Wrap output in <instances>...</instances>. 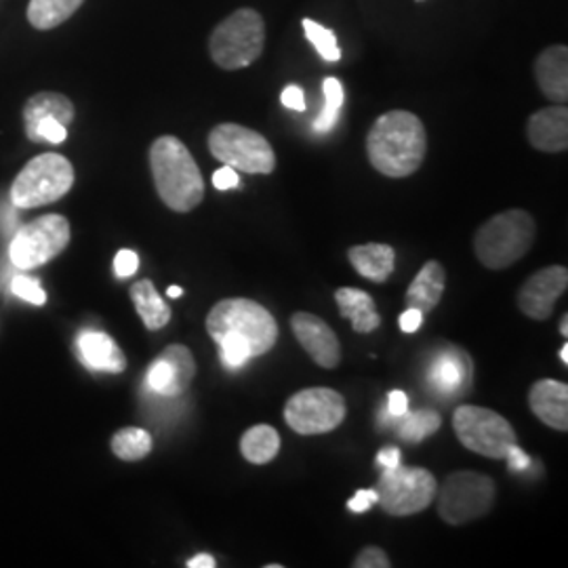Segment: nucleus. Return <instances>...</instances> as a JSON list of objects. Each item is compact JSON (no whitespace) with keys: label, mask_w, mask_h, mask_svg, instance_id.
I'll return each mask as SVG.
<instances>
[{"label":"nucleus","mask_w":568,"mask_h":568,"mask_svg":"<svg viewBox=\"0 0 568 568\" xmlns=\"http://www.w3.org/2000/svg\"><path fill=\"white\" fill-rule=\"evenodd\" d=\"M206 331L217 344L224 337L243 342L253 358L267 354L278 342V325L264 305L243 297L222 300L206 316Z\"/></svg>","instance_id":"7ed1b4c3"},{"label":"nucleus","mask_w":568,"mask_h":568,"mask_svg":"<svg viewBox=\"0 0 568 568\" xmlns=\"http://www.w3.org/2000/svg\"><path fill=\"white\" fill-rule=\"evenodd\" d=\"M375 490L382 509L403 518L424 511L436 499L438 483L424 467L396 466L384 469Z\"/></svg>","instance_id":"9d476101"},{"label":"nucleus","mask_w":568,"mask_h":568,"mask_svg":"<svg viewBox=\"0 0 568 568\" xmlns=\"http://www.w3.org/2000/svg\"><path fill=\"white\" fill-rule=\"evenodd\" d=\"M213 185L217 190H232V187H239L241 185V178H239V171L224 164L222 169H217L213 173Z\"/></svg>","instance_id":"4c0bfd02"},{"label":"nucleus","mask_w":568,"mask_h":568,"mask_svg":"<svg viewBox=\"0 0 568 568\" xmlns=\"http://www.w3.org/2000/svg\"><path fill=\"white\" fill-rule=\"evenodd\" d=\"M112 453L122 462H140L152 453V436L142 427H122L112 436Z\"/></svg>","instance_id":"cd10ccee"},{"label":"nucleus","mask_w":568,"mask_h":568,"mask_svg":"<svg viewBox=\"0 0 568 568\" xmlns=\"http://www.w3.org/2000/svg\"><path fill=\"white\" fill-rule=\"evenodd\" d=\"M568 288V270L565 265H549L535 272L518 291V307L532 321H548L556 302Z\"/></svg>","instance_id":"ddd939ff"},{"label":"nucleus","mask_w":568,"mask_h":568,"mask_svg":"<svg viewBox=\"0 0 568 568\" xmlns=\"http://www.w3.org/2000/svg\"><path fill=\"white\" fill-rule=\"evenodd\" d=\"M426 126L406 110H392L379 116L366 135L368 163L392 180L417 173L426 161Z\"/></svg>","instance_id":"f257e3e1"},{"label":"nucleus","mask_w":568,"mask_h":568,"mask_svg":"<svg viewBox=\"0 0 568 568\" xmlns=\"http://www.w3.org/2000/svg\"><path fill=\"white\" fill-rule=\"evenodd\" d=\"M453 429L459 443L488 459H506L518 436L506 417L485 406L464 405L453 413Z\"/></svg>","instance_id":"1a4fd4ad"},{"label":"nucleus","mask_w":568,"mask_h":568,"mask_svg":"<svg viewBox=\"0 0 568 568\" xmlns=\"http://www.w3.org/2000/svg\"><path fill=\"white\" fill-rule=\"evenodd\" d=\"M506 459H508V469L511 471H525L530 467V457L520 448V445L509 448Z\"/></svg>","instance_id":"a19ab883"},{"label":"nucleus","mask_w":568,"mask_h":568,"mask_svg":"<svg viewBox=\"0 0 568 568\" xmlns=\"http://www.w3.org/2000/svg\"><path fill=\"white\" fill-rule=\"evenodd\" d=\"M560 361H562V365H568V344L562 345V349H560Z\"/></svg>","instance_id":"de8ad7c7"},{"label":"nucleus","mask_w":568,"mask_h":568,"mask_svg":"<svg viewBox=\"0 0 568 568\" xmlns=\"http://www.w3.org/2000/svg\"><path fill=\"white\" fill-rule=\"evenodd\" d=\"M471 379V361L464 349L448 347L443 352L429 368H427V384L438 394H464L462 389Z\"/></svg>","instance_id":"f3484780"},{"label":"nucleus","mask_w":568,"mask_h":568,"mask_svg":"<svg viewBox=\"0 0 568 568\" xmlns=\"http://www.w3.org/2000/svg\"><path fill=\"white\" fill-rule=\"evenodd\" d=\"M150 169L156 192L171 211L190 213L203 203V173L182 140L163 135L152 143Z\"/></svg>","instance_id":"f03ea898"},{"label":"nucleus","mask_w":568,"mask_h":568,"mask_svg":"<svg viewBox=\"0 0 568 568\" xmlns=\"http://www.w3.org/2000/svg\"><path fill=\"white\" fill-rule=\"evenodd\" d=\"M278 450H281V436L267 424L248 427L241 438V453L253 466L270 464L272 459H276Z\"/></svg>","instance_id":"393cba45"},{"label":"nucleus","mask_w":568,"mask_h":568,"mask_svg":"<svg viewBox=\"0 0 568 568\" xmlns=\"http://www.w3.org/2000/svg\"><path fill=\"white\" fill-rule=\"evenodd\" d=\"M11 288H13V293L21 297L23 302H28V304L42 305L47 302V293L42 291L41 284L37 283V281H32V278H26V276H18L13 284H11Z\"/></svg>","instance_id":"2f4dec72"},{"label":"nucleus","mask_w":568,"mask_h":568,"mask_svg":"<svg viewBox=\"0 0 568 568\" xmlns=\"http://www.w3.org/2000/svg\"><path fill=\"white\" fill-rule=\"evenodd\" d=\"M305 39L314 44L318 55L328 63H337L342 60V49L337 44V37L331 28L321 26L318 21L304 20Z\"/></svg>","instance_id":"7c9ffc66"},{"label":"nucleus","mask_w":568,"mask_h":568,"mask_svg":"<svg viewBox=\"0 0 568 568\" xmlns=\"http://www.w3.org/2000/svg\"><path fill=\"white\" fill-rule=\"evenodd\" d=\"M537 224L523 209H509L487 220L474 234V253L488 270H506L520 262L535 243Z\"/></svg>","instance_id":"20e7f679"},{"label":"nucleus","mask_w":568,"mask_h":568,"mask_svg":"<svg viewBox=\"0 0 568 568\" xmlns=\"http://www.w3.org/2000/svg\"><path fill=\"white\" fill-rule=\"evenodd\" d=\"M560 335H562V337H568V316H567V314H565V316H562V321H560Z\"/></svg>","instance_id":"49530a36"},{"label":"nucleus","mask_w":568,"mask_h":568,"mask_svg":"<svg viewBox=\"0 0 568 568\" xmlns=\"http://www.w3.org/2000/svg\"><path fill=\"white\" fill-rule=\"evenodd\" d=\"M264 44V18L255 9H239L213 30L209 51L222 70L234 72L260 60Z\"/></svg>","instance_id":"39448f33"},{"label":"nucleus","mask_w":568,"mask_h":568,"mask_svg":"<svg viewBox=\"0 0 568 568\" xmlns=\"http://www.w3.org/2000/svg\"><path fill=\"white\" fill-rule=\"evenodd\" d=\"M74 103L70 102L65 95L55 93V91H42L32 95L26 105H23V124H26V135L30 142H37V126L44 119H55L61 124H70L74 121Z\"/></svg>","instance_id":"aec40b11"},{"label":"nucleus","mask_w":568,"mask_h":568,"mask_svg":"<svg viewBox=\"0 0 568 568\" xmlns=\"http://www.w3.org/2000/svg\"><path fill=\"white\" fill-rule=\"evenodd\" d=\"M217 567V562H215V558L213 556H209V554H199V556H194L192 560H187V568H215Z\"/></svg>","instance_id":"c03bdc74"},{"label":"nucleus","mask_w":568,"mask_h":568,"mask_svg":"<svg viewBox=\"0 0 568 568\" xmlns=\"http://www.w3.org/2000/svg\"><path fill=\"white\" fill-rule=\"evenodd\" d=\"M74 185V166L61 154H41L18 173L11 185V203L34 209L63 199Z\"/></svg>","instance_id":"423d86ee"},{"label":"nucleus","mask_w":568,"mask_h":568,"mask_svg":"<svg viewBox=\"0 0 568 568\" xmlns=\"http://www.w3.org/2000/svg\"><path fill=\"white\" fill-rule=\"evenodd\" d=\"M129 295H131V302L135 305L148 331H161L163 326L169 325L171 307L164 304L163 297L159 295L152 281L143 278L140 283L133 284Z\"/></svg>","instance_id":"b1692460"},{"label":"nucleus","mask_w":568,"mask_h":568,"mask_svg":"<svg viewBox=\"0 0 568 568\" xmlns=\"http://www.w3.org/2000/svg\"><path fill=\"white\" fill-rule=\"evenodd\" d=\"M345 398L331 387H307L293 394L284 405V422L302 436L328 434L344 424Z\"/></svg>","instance_id":"9b49d317"},{"label":"nucleus","mask_w":568,"mask_h":568,"mask_svg":"<svg viewBox=\"0 0 568 568\" xmlns=\"http://www.w3.org/2000/svg\"><path fill=\"white\" fill-rule=\"evenodd\" d=\"M140 267V257L138 253L129 251V248H122L116 253V260H114V270H116V276L121 278H129L131 274H135Z\"/></svg>","instance_id":"c9c22d12"},{"label":"nucleus","mask_w":568,"mask_h":568,"mask_svg":"<svg viewBox=\"0 0 568 568\" xmlns=\"http://www.w3.org/2000/svg\"><path fill=\"white\" fill-rule=\"evenodd\" d=\"M352 267L371 283H386L396 267V251L389 244H356L347 251Z\"/></svg>","instance_id":"412c9836"},{"label":"nucleus","mask_w":568,"mask_h":568,"mask_svg":"<svg viewBox=\"0 0 568 568\" xmlns=\"http://www.w3.org/2000/svg\"><path fill=\"white\" fill-rule=\"evenodd\" d=\"M406 410H408V398H406L405 392H400V389L389 392V396H387V415L389 417H400V415H405Z\"/></svg>","instance_id":"ea45409f"},{"label":"nucleus","mask_w":568,"mask_h":568,"mask_svg":"<svg viewBox=\"0 0 568 568\" xmlns=\"http://www.w3.org/2000/svg\"><path fill=\"white\" fill-rule=\"evenodd\" d=\"M291 328L297 337L300 345L307 352V356L323 368H335L342 363V345L335 335V331L326 325L323 318L297 312L291 318Z\"/></svg>","instance_id":"4468645a"},{"label":"nucleus","mask_w":568,"mask_h":568,"mask_svg":"<svg viewBox=\"0 0 568 568\" xmlns=\"http://www.w3.org/2000/svg\"><path fill=\"white\" fill-rule=\"evenodd\" d=\"M377 464L384 467V469L400 466V450H398L396 447H389L384 448V450H379V455H377Z\"/></svg>","instance_id":"37998d69"},{"label":"nucleus","mask_w":568,"mask_h":568,"mask_svg":"<svg viewBox=\"0 0 568 568\" xmlns=\"http://www.w3.org/2000/svg\"><path fill=\"white\" fill-rule=\"evenodd\" d=\"M82 363L93 371L122 373L126 368V356L116 342L98 331H87L79 337Z\"/></svg>","instance_id":"4be33fe9"},{"label":"nucleus","mask_w":568,"mask_h":568,"mask_svg":"<svg viewBox=\"0 0 568 568\" xmlns=\"http://www.w3.org/2000/svg\"><path fill=\"white\" fill-rule=\"evenodd\" d=\"M445 286H447V272H445V267H443L440 262L429 260L419 270L415 281L408 284V288H406V307L419 310L426 316L436 305L440 304Z\"/></svg>","instance_id":"6ab92c4d"},{"label":"nucleus","mask_w":568,"mask_h":568,"mask_svg":"<svg viewBox=\"0 0 568 568\" xmlns=\"http://www.w3.org/2000/svg\"><path fill=\"white\" fill-rule=\"evenodd\" d=\"M161 358L166 361V365L171 368V377H173L169 396H182L196 377V363H194L192 352L185 345L173 344L164 347Z\"/></svg>","instance_id":"bb28decb"},{"label":"nucleus","mask_w":568,"mask_h":568,"mask_svg":"<svg viewBox=\"0 0 568 568\" xmlns=\"http://www.w3.org/2000/svg\"><path fill=\"white\" fill-rule=\"evenodd\" d=\"M84 0H30L28 21L37 30H53L70 20Z\"/></svg>","instance_id":"a878e982"},{"label":"nucleus","mask_w":568,"mask_h":568,"mask_svg":"<svg viewBox=\"0 0 568 568\" xmlns=\"http://www.w3.org/2000/svg\"><path fill=\"white\" fill-rule=\"evenodd\" d=\"M396 419H398L396 422L398 436L405 438L408 443H419V440H424L427 436L436 434L440 429V424H443L440 415L436 410H429V408L417 410V413H408L406 410L405 415H400Z\"/></svg>","instance_id":"c85d7f7f"},{"label":"nucleus","mask_w":568,"mask_h":568,"mask_svg":"<svg viewBox=\"0 0 568 568\" xmlns=\"http://www.w3.org/2000/svg\"><path fill=\"white\" fill-rule=\"evenodd\" d=\"M438 516L450 525L462 527L487 516L495 504V483L480 471H453L443 488L436 490Z\"/></svg>","instance_id":"6e6552de"},{"label":"nucleus","mask_w":568,"mask_h":568,"mask_svg":"<svg viewBox=\"0 0 568 568\" xmlns=\"http://www.w3.org/2000/svg\"><path fill=\"white\" fill-rule=\"evenodd\" d=\"M68 138V126L55 119H44L37 126V142L61 143Z\"/></svg>","instance_id":"f704fd0d"},{"label":"nucleus","mask_w":568,"mask_h":568,"mask_svg":"<svg viewBox=\"0 0 568 568\" xmlns=\"http://www.w3.org/2000/svg\"><path fill=\"white\" fill-rule=\"evenodd\" d=\"M281 102L284 108L288 110H295V112H304L305 110V93L302 87L297 84H288L281 95Z\"/></svg>","instance_id":"58836bf2"},{"label":"nucleus","mask_w":568,"mask_h":568,"mask_svg":"<svg viewBox=\"0 0 568 568\" xmlns=\"http://www.w3.org/2000/svg\"><path fill=\"white\" fill-rule=\"evenodd\" d=\"M417 2H422V0H417Z\"/></svg>","instance_id":"09e8293b"},{"label":"nucleus","mask_w":568,"mask_h":568,"mask_svg":"<svg viewBox=\"0 0 568 568\" xmlns=\"http://www.w3.org/2000/svg\"><path fill=\"white\" fill-rule=\"evenodd\" d=\"M182 288L180 286H169V291H166V295L171 297V300H178V297H182Z\"/></svg>","instance_id":"a18cd8bd"},{"label":"nucleus","mask_w":568,"mask_h":568,"mask_svg":"<svg viewBox=\"0 0 568 568\" xmlns=\"http://www.w3.org/2000/svg\"><path fill=\"white\" fill-rule=\"evenodd\" d=\"M171 382H173V377H171V368L166 365V361H163V358L159 356V358H156V363L150 366V371H148V384H150V387H152L156 394L169 396V392H171Z\"/></svg>","instance_id":"473e14b6"},{"label":"nucleus","mask_w":568,"mask_h":568,"mask_svg":"<svg viewBox=\"0 0 568 568\" xmlns=\"http://www.w3.org/2000/svg\"><path fill=\"white\" fill-rule=\"evenodd\" d=\"M211 154L248 175H270L276 169V154L262 133L236 122H222L209 133Z\"/></svg>","instance_id":"0eeeda50"},{"label":"nucleus","mask_w":568,"mask_h":568,"mask_svg":"<svg viewBox=\"0 0 568 568\" xmlns=\"http://www.w3.org/2000/svg\"><path fill=\"white\" fill-rule=\"evenodd\" d=\"M535 79L549 102L567 105L568 49L565 44H554L539 53L535 61Z\"/></svg>","instance_id":"a211bd4d"},{"label":"nucleus","mask_w":568,"mask_h":568,"mask_svg":"<svg viewBox=\"0 0 568 568\" xmlns=\"http://www.w3.org/2000/svg\"><path fill=\"white\" fill-rule=\"evenodd\" d=\"M373 504H377V490L375 488H366V490H358L347 501V509L354 511V514H365L366 509L371 508Z\"/></svg>","instance_id":"e433bc0d"},{"label":"nucleus","mask_w":568,"mask_h":568,"mask_svg":"<svg viewBox=\"0 0 568 568\" xmlns=\"http://www.w3.org/2000/svg\"><path fill=\"white\" fill-rule=\"evenodd\" d=\"M352 567L389 568L392 567V562H389V556H387L384 549L377 548V546H368V548L363 549V551H361V554L354 558Z\"/></svg>","instance_id":"72a5a7b5"},{"label":"nucleus","mask_w":568,"mask_h":568,"mask_svg":"<svg viewBox=\"0 0 568 568\" xmlns=\"http://www.w3.org/2000/svg\"><path fill=\"white\" fill-rule=\"evenodd\" d=\"M528 405L544 426L567 432L568 386L556 379H541L528 392Z\"/></svg>","instance_id":"dca6fc26"},{"label":"nucleus","mask_w":568,"mask_h":568,"mask_svg":"<svg viewBox=\"0 0 568 568\" xmlns=\"http://www.w3.org/2000/svg\"><path fill=\"white\" fill-rule=\"evenodd\" d=\"M323 93H325V108L318 114V119L314 121V131L316 133H328L333 131V126L339 121V112L344 105V84L333 77H328L323 81Z\"/></svg>","instance_id":"c756f323"},{"label":"nucleus","mask_w":568,"mask_h":568,"mask_svg":"<svg viewBox=\"0 0 568 568\" xmlns=\"http://www.w3.org/2000/svg\"><path fill=\"white\" fill-rule=\"evenodd\" d=\"M335 302L339 307V314L352 323V328L356 333H373L375 328L382 325V318L375 310V302L373 297L361 291V288H352V286H344L335 291Z\"/></svg>","instance_id":"5701e85b"},{"label":"nucleus","mask_w":568,"mask_h":568,"mask_svg":"<svg viewBox=\"0 0 568 568\" xmlns=\"http://www.w3.org/2000/svg\"><path fill=\"white\" fill-rule=\"evenodd\" d=\"M422 323H424V314L419 310H413V307H406L405 314L400 316L403 333H415L422 326Z\"/></svg>","instance_id":"79ce46f5"},{"label":"nucleus","mask_w":568,"mask_h":568,"mask_svg":"<svg viewBox=\"0 0 568 568\" xmlns=\"http://www.w3.org/2000/svg\"><path fill=\"white\" fill-rule=\"evenodd\" d=\"M70 222L61 215H42L23 225L9 246L11 262L20 270H34L58 257L70 244Z\"/></svg>","instance_id":"f8f14e48"},{"label":"nucleus","mask_w":568,"mask_h":568,"mask_svg":"<svg viewBox=\"0 0 568 568\" xmlns=\"http://www.w3.org/2000/svg\"><path fill=\"white\" fill-rule=\"evenodd\" d=\"M530 145L539 152H565L568 148V110L565 103H556L535 112L527 124Z\"/></svg>","instance_id":"2eb2a0df"}]
</instances>
